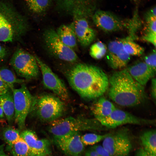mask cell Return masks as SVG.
I'll use <instances>...</instances> for the list:
<instances>
[{
  "label": "cell",
  "mask_w": 156,
  "mask_h": 156,
  "mask_svg": "<svg viewBox=\"0 0 156 156\" xmlns=\"http://www.w3.org/2000/svg\"><path fill=\"white\" fill-rule=\"evenodd\" d=\"M109 134H99L94 133H88L81 136V141L85 146L94 145L103 140Z\"/></svg>",
  "instance_id": "83f0119b"
},
{
  "label": "cell",
  "mask_w": 156,
  "mask_h": 156,
  "mask_svg": "<svg viewBox=\"0 0 156 156\" xmlns=\"http://www.w3.org/2000/svg\"><path fill=\"white\" fill-rule=\"evenodd\" d=\"M107 51V46L101 42L99 41L92 45L89 52L92 57L99 60L102 58L105 55Z\"/></svg>",
  "instance_id": "484cf974"
},
{
  "label": "cell",
  "mask_w": 156,
  "mask_h": 156,
  "mask_svg": "<svg viewBox=\"0 0 156 156\" xmlns=\"http://www.w3.org/2000/svg\"><path fill=\"white\" fill-rule=\"evenodd\" d=\"M3 135L4 140L10 146L12 145L20 138L18 131L10 127H6L4 129Z\"/></svg>",
  "instance_id": "4316f807"
},
{
  "label": "cell",
  "mask_w": 156,
  "mask_h": 156,
  "mask_svg": "<svg viewBox=\"0 0 156 156\" xmlns=\"http://www.w3.org/2000/svg\"><path fill=\"white\" fill-rule=\"evenodd\" d=\"M0 106L9 122L14 119V106L12 91L10 90L0 96Z\"/></svg>",
  "instance_id": "ffe728a7"
},
{
  "label": "cell",
  "mask_w": 156,
  "mask_h": 156,
  "mask_svg": "<svg viewBox=\"0 0 156 156\" xmlns=\"http://www.w3.org/2000/svg\"><path fill=\"white\" fill-rule=\"evenodd\" d=\"M127 69L132 77L144 87L150 79L154 77L156 74V70L144 62H138Z\"/></svg>",
  "instance_id": "e0dca14e"
},
{
  "label": "cell",
  "mask_w": 156,
  "mask_h": 156,
  "mask_svg": "<svg viewBox=\"0 0 156 156\" xmlns=\"http://www.w3.org/2000/svg\"><path fill=\"white\" fill-rule=\"evenodd\" d=\"M29 10L33 13L40 14L48 8L50 0H24Z\"/></svg>",
  "instance_id": "cb8c5ba5"
},
{
  "label": "cell",
  "mask_w": 156,
  "mask_h": 156,
  "mask_svg": "<svg viewBox=\"0 0 156 156\" xmlns=\"http://www.w3.org/2000/svg\"><path fill=\"white\" fill-rule=\"evenodd\" d=\"M0 79L7 84L12 90L14 88L15 83H21L24 81L17 78L14 74L10 69L0 66Z\"/></svg>",
  "instance_id": "7402d4cb"
},
{
  "label": "cell",
  "mask_w": 156,
  "mask_h": 156,
  "mask_svg": "<svg viewBox=\"0 0 156 156\" xmlns=\"http://www.w3.org/2000/svg\"><path fill=\"white\" fill-rule=\"evenodd\" d=\"M134 156H156V155L151 153L141 147L137 150Z\"/></svg>",
  "instance_id": "e575fe53"
},
{
  "label": "cell",
  "mask_w": 156,
  "mask_h": 156,
  "mask_svg": "<svg viewBox=\"0 0 156 156\" xmlns=\"http://www.w3.org/2000/svg\"><path fill=\"white\" fill-rule=\"evenodd\" d=\"M93 105L91 110L95 119L98 120L109 115L116 108L113 104L101 97Z\"/></svg>",
  "instance_id": "ac0fdd59"
},
{
  "label": "cell",
  "mask_w": 156,
  "mask_h": 156,
  "mask_svg": "<svg viewBox=\"0 0 156 156\" xmlns=\"http://www.w3.org/2000/svg\"><path fill=\"white\" fill-rule=\"evenodd\" d=\"M35 106L38 118L43 121L50 123L59 119L65 110L64 105L61 99L49 94L40 96L36 100Z\"/></svg>",
  "instance_id": "8992f818"
},
{
  "label": "cell",
  "mask_w": 156,
  "mask_h": 156,
  "mask_svg": "<svg viewBox=\"0 0 156 156\" xmlns=\"http://www.w3.org/2000/svg\"><path fill=\"white\" fill-rule=\"evenodd\" d=\"M10 64L19 77L26 79L37 77L39 67L32 55L22 48H18L13 54Z\"/></svg>",
  "instance_id": "52a82bcc"
},
{
  "label": "cell",
  "mask_w": 156,
  "mask_h": 156,
  "mask_svg": "<svg viewBox=\"0 0 156 156\" xmlns=\"http://www.w3.org/2000/svg\"><path fill=\"white\" fill-rule=\"evenodd\" d=\"M80 132L65 136L53 137L56 146L62 151L69 156H83L85 145L81 140Z\"/></svg>",
  "instance_id": "9a60e30c"
},
{
  "label": "cell",
  "mask_w": 156,
  "mask_h": 156,
  "mask_svg": "<svg viewBox=\"0 0 156 156\" xmlns=\"http://www.w3.org/2000/svg\"><path fill=\"white\" fill-rule=\"evenodd\" d=\"M156 57L155 50L149 54L145 56L144 58V62L148 65L156 70Z\"/></svg>",
  "instance_id": "f1b7e54d"
},
{
  "label": "cell",
  "mask_w": 156,
  "mask_h": 156,
  "mask_svg": "<svg viewBox=\"0 0 156 156\" xmlns=\"http://www.w3.org/2000/svg\"><path fill=\"white\" fill-rule=\"evenodd\" d=\"M10 89L9 86L0 79V96L5 94Z\"/></svg>",
  "instance_id": "d590c367"
},
{
  "label": "cell",
  "mask_w": 156,
  "mask_h": 156,
  "mask_svg": "<svg viewBox=\"0 0 156 156\" xmlns=\"http://www.w3.org/2000/svg\"><path fill=\"white\" fill-rule=\"evenodd\" d=\"M43 38L47 50L54 56L70 62H75L77 60L76 53L61 41L56 31L52 29H47L44 33Z\"/></svg>",
  "instance_id": "30bf717a"
},
{
  "label": "cell",
  "mask_w": 156,
  "mask_h": 156,
  "mask_svg": "<svg viewBox=\"0 0 156 156\" xmlns=\"http://www.w3.org/2000/svg\"><path fill=\"white\" fill-rule=\"evenodd\" d=\"M97 120L107 129L127 124L139 125H154L156 124L155 120L140 118L116 108L108 116Z\"/></svg>",
  "instance_id": "8fae6325"
},
{
  "label": "cell",
  "mask_w": 156,
  "mask_h": 156,
  "mask_svg": "<svg viewBox=\"0 0 156 156\" xmlns=\"http://www.w3.org/2000/svg\"><path fill=\"white\" fill-rule=\"evenodd\" d=\"M146 32H152L156 33V19L146 20Z\"/></svg>",
  "instance_id": "4dcf8cb0"
},
{
  "label": "cell",
  "mask_w": 156,
  "mask_h": 156,
  "mask_svg": "<svg viewBox=\"0 0 156 156\" xmlns=\"http://www.w3.org/2000/svg\"><path fill=\"white\" fill-rule=\"evenodd\" d=\"M105 55L108 64L115 70L124 68L130 60V55L124 49L121 39L115 40L109 43Z\"/></svg>",
  "instance_id": "5bb4252c"
},
{
  "label": "cell",
  "mask_w": 156,
  "mask_h": 156,
  "mask_svg": "<svg viewBox=\"0 0 156 156\" xmlns=\"http://www.w3.org/2000/svg\"><path fill=\"white\" fill-rule=\"evenodd\" d=\"M142 147L156 155V132L155 129L149 130L142 133L140 136Z\"/></svg>",
  "instance_id": "44dd1931"
},
{
  "label": "cell",
  "mask_w": 156,
  "mask_h": 156,
  "mask_svg": "<svg viewBox=\"0 0 156 156\" xmlns=\"http://www.w3.org/2000/svg\"><path fill=\"white\" fill-rule=\"evenodd\" d=\"M92 147L96 151L99 156H111L102 145H94Z\"/></svg>",
  "instance_id": "1f68e13d"
},
{
  "label": "cell",
  "mask_w": 156,
  "mask_h": 156,
  "mask_svg": "<svg viewBox=\"0 0 156 156\" xmlns=\"http://www.w3.org/2000/svg\"><path fill=\"white\" fill-rule=\"evenodd\" d=\"M0 156H6V155L2 151L1 149H0Z\"/></svg>",
  "instance_id": "ab89813d"
},
{
  "label": "cell",
  "mask_w": 156,
  "mask_h": 156,
  "mask_svg": "<svg viewBox=\"0 0 156 156\" xmlns=\"http://www.w3.org/2000/svg\"><path fill=\"white\" fill-rule=\"evenodd\" d=\"M145 20L156 18V8L155 6L152 7L147 12L144 16Z\"/></svg>",
  "instance_id": "836d02e7"
},
{
  "label": "cell",
  "mask_w": 156,
  "mask_h": 156,
  "mask_svg": "<svg viewBox=\"0 0 156 156\" xmlns=\"http://www.w3.org/2000/svg\"><path fill=\"white\" fill-rule=\"evenodd\" d=\"M35 57L42 74L44 86L53 92L62 101L68 100L69 94L63 81L38 56L35 55Z\"/></svg>",
  "instance_id": "7c38bea8"
},
{
  "label": "cell",
  "mask_w": 156,
  "mask_h": 156,
  "mask_svg": "<svg viewBox=\"0 0 156 156\" xmlns=\"http://www.w3.org/2000/svg\"><path fill=\"white\" fill-rule=\"evenodd\" d=\"M45 156H51L50 155H46Z\"/></svg>",
  "instance_id": "60d3db41"
},
{
  "label": "cell",
  "mask_w": 156,
  "mask_h": 156,
  "mask_svg": "<svg viewBox=\"0 0 156 156\" xmlns=\"http://www.w3.org/2000/svg\"><path fill=\"white\" fill-rule=\"evenodd\" d=\"M66 77L72 88L86 99L99 98L108 89L107 75L101 68L93 65L76 64L68 71Z\"/></svg>",
  "instance_id": "6da1fadb"
},
{
  "label": "cell",
  "mask_w": 156,
  "mask_h": 156,
  "mask_svg": "<svg viewBox=\"0 0 156 156\" xmlns=\"http://www.w3.org/2000/svg\"><path fill=\"white\" fill-rule=\"evenodd\" d=\"M49 132L53 137H60L86 131L108 129L95 119L69 117L58 119L50 123Z\"/></svg>",
  "instance_id": "277c9868"
},
{
  "label": "cell",
  "mask_w": 156,
  "mask_h": 156,
  "mask_svg": "<svg viewBox=\"0 0 156 156\" xmlns=\"http://www.w3.org/2000/svg\"><path fill=\"white\" fill-rule=\"evenodd\" d=\"M102 145L111 156H128L132 148L129 131L123 128L109 133L103 140Z\"/></svg>",
  "instance_id": "ba28073f"
},
{
  "label": "cell",
  "mask_w": 156,
  "mask_h": 156,
  "mask_svg": "<svg viewBox=\"0 0 156 156\" xmlns=\"http://www.w3.org/2000/svg\"><path fill=\"white\" fill-rule=\"evenodd\" d=\"M142 40L152 44L156 47V33L152 32H146L142 37Z\"/></svg>",
  "instance_id": "f546056e"
},
{
  "label": "cell",
  "mask_w": 156,
  "mask_h": 156,
  "mask_svg": "<svg viewBox=\"0 0 156 156\" xmlns=\"http://www.w3.org/2000/svg\"><path fill=\"white\" fill-rule=\"evenodd\" d=\"M109 81L108 96L120 105L136 106L146 98L144 86L132 77L127 68L114 72L109 78Z\"/></svg>",
  "instance_id": "7a4b0ae2"
},
{
  "label": "cell",
  "mask_w": 156,
  "mask_h": 156,
  "mask_svg": "<svg viewBox=\"0 0 156 156\" xmlns=\"http://www.w3.org/2000/svg\"><path fill=\"white\" fill-rule=\"evenodd\" d=\"M12 90L14 106V119L19 128L22 129L25 126L27 116L34 106L36 100L24 84Z\"/></svg>",
  "instance_id": "9c48e42d"
},
{
  "label": "cell",
  "mask_w": 156,
  "mask_h": 156,
  "mask_svg": "<svg viewBox=\"0 0 156 156\" xmlns=\"http://www.w3.org/2000/svg\"><path fill=\"white\" fill-rule=\"evenodd\" d=\"M28 145L31 156H45L51 152V144L46 138L39 139L36 134L29 130H25L20 134Z\"/></svg>",
  "instance_id": "2e32d148"
},
{
  "label": "cell",
  "mask_w": 156,
  "mask_h": 156,
  "mask_svg": "<svg viewBox=\"0 0 156 156\" xmlns=\"http://www.w3.org/2000/svg\"><path fill=\"white\" fill-rule=\"evenodd\" d=\"M73 20L70 24L77 40L83 47L89 46L94 40L96 33L90 26L86 18V14L81 11L73 13Z\"/></svg>",
  "instance_id": "4fadbf2b"
},
{
  "label": "cell",
  "mask_w": 156,
  "mask_h": 156,
  "mask_svg": "<svg viewBox=\"0 0 156 156\" xmlns=\"http://www.w3.org/2000/svg\"><path fill=\"white\" fill-rule=\"evenodd\" d=\"M56 31L60 39L65 45L73 49L76 47L77 39L70 24L61 25Z\"/></svg>",
  "instance_id": "d6986e66"
},
{
  "label": "cell",
  "mask_w": 156,
  "mask_h": 156,
  "mask_svg": "<svg viewBox=\"0 0 156 156\" xmlns=\"http://www.w3.org/2000/svg\"><path fill=\"white\" fill-rule=\"evenodd\" d=\"M29 29L27 20L7 3H0V41L12 42Z\"/></svg>",
  "instance_id": "3957f363"
},
{
  "label": "cell",
  "mask_w": 156,
  "mask_h": 156,
  "mask_svg": "<svg viewBox=\"0 0 156 156\" xmlns=\"http://www.w3.org/2000/svg\"><path fill=\"white\" fill-rule=\"evenodd\" d=\"M84 156H99L96 151L92 146L84 152Z\"/></svg>",
  "instance_id": "8d00e7d4"
},
{
  "label": "cell",
  "mask_w": 156,
  "mask_h": 156,
  "mask_svg": "<svg viewBox=\"0 0 156 156\" xmlns=\"http://www.w3.org/2000/svg\"><path fill=\"white\" fill-rule=\"evenodd\" d=\"M4 116V114L2 109L0 106V118H2Z\"/></svg>",
  "instance_id": "f35d334b"
},
{
  "label": "cell",
  "mask_w": 156,
  "mask_h": 156,
  "mask_svg": "<svg viewBox=\"0 0 156 156\" xmlns=\"http://www.w3.org/2000/svg\"><path fill=\"white\" fill-rule=\"evenodd\" d=\"M92 18L97 27L107 33L118 31L126 28L134 31L137 27L136 21L134 17L123 20L108 11L96 10L92 14Z\"/></svg>",
  "instance_id": "5b68a950"
},
{
  "label": "cell",
  "mask_w": 156,
  "mask_h": 156,
  "mask_svg": "<svg viewBox=\"0 0 156 156\" xmlns=\"http://www.w3.org/2000/svg\"><path fill=\"white\" fill-rule=\"evenodd\" d=\"M121 40L124 49L130 55L140 56L143 53L144 48L134 42L131 37Z\"/></svg>",
  "instance_id": "603a6c76"
},
{
  "label": "cell",
  "mask_w": 156,
  "mask_h": 156,
  "mask_svg": "<svg viewBox=\"0 0 156 156\" xmlns=\"http://www.w3.org/2000/svg\"><path fill=\"white\" fill-rule=\"evenodd\" d=\"M10 147L12 156H31L28 145L21 137Z\"/></svg>",
  "instance_id": "d4e9b609"
},
{
  "label": "cell",
  "mask_w": 156,
  "mask_h": 156,
  "mask_svg": "<svg viewBox=\"0 0 156 156\" xmlns=\"http://www.w3.org/2000/svg\"><path fill=\"white\" fill-rule=\"evenodd\" d=\"M7 54L6 49L0 44V61L3 59Z\"/></svg>",
  "instance_id": "74e56055"
},
{
  "label": "cell",
  "mask_w": 156,
  "mask_h": 156,
  "mask_svg": "<svg viewBox=\"0 0 156 156\" xmlns=\"http://www.w3.org/2000/svg\"></svg>",
  "instance_id": "b9f144b4"
},
{
  "label": "cell",
  "mask_w": 156,
  "mask_h": 156,
  "mask_svg": "<svg viewBox=\"0 0 156 156\" xmlns=\"http://www.w3.org/2000/svg\"><path fill=\"white\" fill-rule=\"evenodd\" d=\"M156 80L155 78L151 79L150 88V94L152 98L155 103L156 99Z\"/></svg>",
  "instance_id": "d6a6232c"
}]
</instances>
